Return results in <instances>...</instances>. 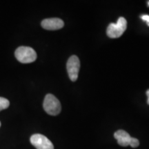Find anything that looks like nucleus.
<instances>
[{
	"label": "nucleus",
	"instance_id": "obj_1",
	"mask_svg": "<svg viewBox=\"0 0 149 149\" xmlns=\"http://www.w3.org/2000/svg\"><path fill=\"white\" fill-rule=\"evenodd\" d=\"M17 59L22 64H29L37 59V53L33 48L28 46H19L15 53Z\"/></svg>",
	"mask_w": 149,
	"mask_h": 149
},
{
	"label": "nucleus",
	"instance_id": "obj_2",
	"mask_svg": "<svg viewBox=\"0 0 149 149\" xmlns=\"http://www.w3.org/2000/svg\"><path fill=\"white\" fill-rule=\"evenodd\" d=\"M44 109L48 115H57L59 114L61 110V104L59 100L52 94L46 95L44 98Z\"/></svg>",
	"mask_w": 149,
	"mask_h": 149
},
{
	"label": "nucleus",
	"instance_id": "obj_3",
	"mask_svg": "<svg viewBox=\"0 0 149 149\" xmlns=\"http://www.w3.org/2000/svg\"><path fill=\"white\" fill-rule=\"evenodd\" d=\"M127 27V22L124 17H121L118 19L117 23L110 24L107 28V35L111 38H118L125 32Z\"/></svg>",
	"mask_w": 149,
	"mask_h": 149
},
{
	"label": "nucleus",
	"instance_id": "obj_4",
	"mask_svg": "<svg viewBox=\"0 0 149 149\" xmlns=\"http://www.w3.org/2000/svg\"><path fill=\"white\" fill-rule=\"evenodd\" d=\"M80 68L79 59L76 55H72L67 61L66 68L70 80L75 81L77 79Z\"/></svg>",
	"mask_w": 149,
	"mask_h": 149
},
{
	"label": "nucleus",
	"instance_id": "obj_5",
	"mask_svg": "<svg viewBox=\"0 0 149 149\" xmlns=\"http://www.w3.org/2000/svg\"><path fill=\"white\" fill-rule=\"evenodd\" d=\"M31 143L37 149H54L53 143L46 136L35 134L31 137Z\"/></svg>",
	"mask_w": 149,
	"mask_h": 149
},
{
	"label": "nucleus",
	"instance_id": "obj_6",
	"mask_svg": "<svg viewBox=\"0 0 149 149\" xmlns=\"http://www.w3.org/2000/svg\"><path fill=\"white\" fill-rule=\"evenodd\" d=\"M42 28L49 31H55V30L61 29L64 27V23L61 19L59 18H49L45 19L41 23Z\"/></svg>",
	"mask_w": 149,
	"mask_h": 149
},
{
	"label": "nucleus",
	"instance_id": "obj_7",
	"mask_svg": "<svg viewBox=\"0 0 149 149\" xmlns=\"http://www.w3.org/2000/svg\"><path fill=\"white\" fill-rule=\"evenodd\" d=\"M115 138L117 139V143L122 146H130L132 137L125 130H119L114 134Z\"/></svg>",
	"mask_w": 149,
	"mask_h": 149
},
{
	"label": "nucleus",
	"instance_id": "obj_8",
	"mask_svg": "<svg viewBox=\"0 0 149 149\" xmlns=\"http://www.w3.org/2000/svg\"><path fill=\"white\" fill-rule=\"evenodd\" d=\"M10 105V102L7 99L0 97V111L6 109Z\"/></svg>",
	"mask_w": 149,
	"mask_h": 149
},
{
	"label": "nucleus",
	"instance_id": "obj_9",
	"mask_svg": "<svg viewBox=\"0 0 149 149\" xmlns=\"http://www.w3.org/2000/svg\"><path fill=\"white\" fill-rule=\"evenodd\" d=\"M139 145V141L137 139L134 138V137H132L131 141H130V146L133 148H137Z\"/></svg>",
	"mask_w": 149,
	"mask_h": 149
},
{
	"label": "nucleus",
	"instance_id": "obj_10",
	"mask_svg": "<svg viewBox=\"0 0 149 149\" xmlns=\"http://www.w3.org/2000/svg\"><path fill=\"white\" fill-rule=\"evenodd\" d=\"M141 18L142 20L146 22L148 25L149 26V15H143L141 16Z\"/></svg>",
	"mask_w": 149,
	"mask_h": 149
},
{
	"label": "nucleus",
	"instance_id": "obj_11",
	"mask_svg": "<svg viewBox=\"0 0 149 149\" xmlns=\"http://www.w3.org/2000/svg\"><path fill=\"white\" fill-rule=\"evenodd\" d=\"M146 95L148 97V101H147V103H148V104H149V90L146 91Z\"/></svg>",
	"mask_w": 149,
	"mask_h": 149
},
{
	"label": "nucleus",
	"instance_id": "obj_12",
	"mask_svg": "<svg viewBox=\"0 0 149 149\" xmlns=\"http://www.w3.org/2000/svg\"><path fill=\"white\" fill-rule=\"evenodd\" d=\"M148 6H149V1L148 2Z\"/></svg>",
	"mask_w": 149,
	"mask_h": 149
},
{
	"label": "nucleus",
	"instance_id": "obj_13",
	"mask_svg": "<svg viewBox=\"0 0 149 149\" xmlns=\"http://www.w3.org/2000/svg\"><path fill=\"white\" fill-rule=\"evenodd\" d=\"M0 126H1V122H0Z\"/></svg>",
	"mask_w": 149,
	"mask_h": 149
}]
</instances>
